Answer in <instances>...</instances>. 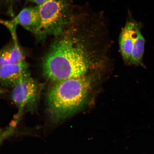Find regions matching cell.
Masks as SVG:
<instances>
[{
    "instance_id": "ba28073f",
    "label": "cell",
    "mask_w": 154,
    "mask_h": 154,
    "mask_svg": "<svg viewBox=\"0 0 154 154\" xmlns=\"http://www.w3.org/2000/svg\"><path fill=\"white\" fill-rule=\"evenodd\" d=\"M11 35L13 41L0 51V66L25 60V54L19 45L16 33Z\"/></svg>"
},
{
    "instance_id": "8992f818",
    "label": "cell",
    "mask_w": 154,
    "mask_h": 154,
    "mask_svg": "<svg viewBox=\"0 0 154 154\" xmlns=\"http://www.w3.org/2000/svg\"><path fill=\"white\" fill-rule=\"evenodd\" d=\"M11 22L15 27L20 25L37 36L41 26L39 5L25 8L14 17Z\"/></svg>"
},
{
    "instance_id": "3957f363",
    "label": "cell",
    "mask_w": 154,
    "mask_h": 154,
    "mask_svg": "<svg viewBox=\"0 0 154 154\" xmlns=\"http://www.w3.org/2000/svg\"><path fill=\"white\" fill-rule=\"evenodd\" d=\"M41 26L37 36L40 40L48 36L63 34L72 22V4L69 0H47L39 5Z\"/></svg>"
},
{
    "instance_id": "277c9868",
    "label": "cell",
    "mask_w": 154,
    "mask_h": 154,
    "mask_svg": "<svg viewBox=\"0 0 154 154\" xmlns=\"http://www.w3.org/2000/svg\"><path fill=\"white\" fill-rule=\"evenodd\" d=\"M43 86L35 80L28 71L13 87L11 100L18 108L13 120L18 124L24 112H33L37 109Z\"/></svg>"
},
{
    "instance_id": "4fadbf2b",
    "label": "cell",
    "mask_w": 154,
    "mask_h": 154,
    "mask_svg": "<svg viewBox=\"0 0 154 154\" xmlns=\"http://www.w3.org/2000/svg\"><path fill=\"white\" fill-rule=\"evenodd\" d=\"M6 91L5 89H3V88H0V96L3 95L4 94H5Z\"/></svg>"
},
{
    "instance_id": "6da1fadb",
    "label": "cell",
    "mask_w": 154,
    "mask_h": 154,
    "mask_svg": "<svg viewBox=\"0 0 154 154\" xmlns=\"http://www.w3.org/2000/svg\"><path fill=\"white\" fill-rule=\"evenodd\" d=\"M55 37L42 63L44 77L55 83L85 75L91 63L81 42L67 30Z\"/></svg>"
},
{
    "instance_id": "5bb4252c",
    "label": "cell",
    "mask_w": 154,
    "mask_h": 154,
    "mask_svg": "<svg viewBox=\"0 0 154 154\" xmlns=\"http://www.w3.org/2000/svg\"><path fill=\"white\" fill-rule=\"evenodd\" d=\"M0 23H1L5 26L6 24L7 23V21L2 20L0 19Z\"/></svg>"
},
{
    "instance_id": "30bf717a",
    "label": "cell",
    "mask_w": 154,
    "mask_h": 154,
    "mask_svg": "<svg viewBox=\"0 0 154 154\" xmlns=\"http://www.w3.org/2000/svg\"><path fill=\"white\" fill-rule=\"evenodd\" d=\"M17 127V126L11 123L6 128L0 127V146L7 138L14 134Z\"/></svg>"
},
{
    "instance_id": "7c38bea8",
    "label": "cell",
    "mask_w": 154,
    "mask_h": 154,
    "mask_svg": "<svg viewBox=\"0 0 154 154\" xmlns=\"http://www.w3.org/2000/svg\"><path fill=\"white\" fill-rule=\"evenodd\" d=\"M28 1L31 2L35 4L36 5H39L43 4L47 0H28Z\"/></svg>"
},
{
    "instance_id": "8fae6325",
    "label": "cell",
    "mask_w": 154,
    "mask_h": 154,
    "mask_svg": "<svg viewBox=\"0 0 154 154\" xmlns=\"http://www.w3.org/2000/svg\"><path fill=\"white\" fill-rule=\"evenodd\" d=\"M19 0H0V2L2 3L6 9L7 12L11 16L14 15V6L18 3Z\"/></svg>"
},
{
    "instance_id": "9c48e42d",
    "label": "cell",
    "mask_w": 154,
    "mask_h": 154,
    "mask_svg": "<svg viewBox=\"0 0 154 154\" xmlns=\"http://www.w3.org/2000/svg\"><path fill=\"white\" fill-rule=\"evenodd\" d=\"M145 40L141 31L139 32L134 42L133 48L130 64L145 67L142 60L144 53Z\"/></svg>"
},
{
    "instance_id": "5b68a950",
    "label": "cell",
    "mask_w": 154,
    "mask_h": 154,
    "mask_svg": "<svg viewBox=\"0 0 154 154\" xmlns=\"http://www.w3.org/2000/svg\"><path fill=\"white\" fill-rule=\"evenodd\" d=\"M141 23L132 20L127 21L119 37L121 53L127 63H130L133 48L137 37L141 31Z\"/></svg>"
},
{
    "instance_id": "52a82bcc",
    "label": "cell",
    "mask_w": 154,
    "mask_h": 154,
    "mask_svg": "<svg viewBox=\"0 0 154 154\" xmlns=\"http://www.w3.org/2000/svg\"><path fill=\"white\" fill-rule=\"evenodd\" d=\"M29 65L24 60L0 66V84L13 87L23 75L28 72Z\"/></svg>"
},
{
    "instance_id": "7a4b0ae2",
    "label": "cell",
    "mask_w": 154,
    "mask_h": 154,
    "mask_svg": "<svg viewBox=\"0 0 154 154\" xmlns=\"http://www.w3.org/2000/svg\"><path fill=\"white\" fill-rule=\"evenodd\" d=\"M91 82L85 75L53 83L46 95V112L50 124L56 126L83 108Z\"/></svg>"
}]
</instances>
